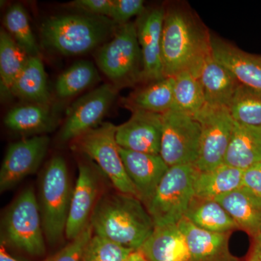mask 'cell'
Masks as SVG:
<instances>
[{"instance_id": "obj_22", "label": "cell", "mask_w": 261, "mask_h": 261, "mask_svg": "<svg viewBox=\"0 0 261 261\" xmlns=\"http://www.w3.org/2000/svg\"><path fill=\"white\" fill-rule=\"evenodd\" d=\"M173 84L174 79L172 77H164L162 80L145 84L124 98L123 106L132 113H167L173 108Z\"/></svg>"}, {"instance_id": "obj_31", "label": "cell", "mask_w": 261, "mask_h": 261, "mask_svg": "<svg viewBox=\"0 0 261 261\" xmlns=\"http://www.w3.org/2000/svg\"><path fill=\"white\" fill-rule=\"evenodd\" d=\"M228 109L239 124L261 126V92L240 84Z\"/></svg>"}, {"instance_id": "obj_41", "label": "cell", "mask_w": 261, "mask_h": 261, "mask_svg": "<svg viewBox=\"0 0 261 261\" xmlns=\"http://www.w3.org/2000/svg\"><path fill=\"white\" fill-rule=\"evenodd\" d=\"M254 240H255V243L258 245L261 250V234L257 236V238H254Z\"/></svg>"}, {"instance_id": "obj_14", "label": "cell", "mask_w": 261, "mask_h": 261, "mask_svg": "<svg viewBox=\"0 0 261 261\" xmlns=\"http://www.w3.org/2000/svg\"><path fill=\"white\" fill-rule=\"evenodd\" d=\"M99 191L97 173L86 163H80L73 190L65 235L70 241L78 238L90 224Z\"/></svg>"}, {"instance_id": "obj_7", "label": "cell", "mask_w": 261, "mask_h": 261, "mask_svg": "<svg viewBox=\"0 0 261 261\" xmlns=\"http://www.w3.org/2000/svg\"><path fill=\"white\" fill-rule=\"evenodd\" d=\"M3 238L32 256L46 252L45 236L37 197L32 187L25 189L5 215Z\"/></svg>"}, {"instance_id": "obj_21", "label": "cell", "mask_w": 261, "mask_h": 261, "mask_svg": "<svg viewBox=\"0 0 261 261\" xmlns=\"http://www.w3.org/2000/svg\"><path fill=\"white\" fill-rule=\"evenodd\" d=\"M198 79L206 103L212 106L228 108L241 84L226 67L215 59L213 55L204 63Z\"/></svg>"}, {"instance_id": "obj_32", "label": "cell", "mask_w": 261, "mask_h": 261, "mask_svg": "<svg viewBox=\"0 0 261 261\" xmlns=\"http://www.w3.org/2000/svg\"><path fill=\"white\" fill-rule=\"evenodd\" d=\"M4 25L10 37L29 56H39V48L31 28L28 15L21 5H13L8 8L5 15Z\"/></svg>"}, {"instance_id": "obj_13", "label": "cell", "mask_w": 261, "mask_h": 261, "mask_svg": "<svg viewBox=\"0 0 261 261\" xmlns=\"http://www.w3.org/2000/svg\"><path fill=\"white\" fill-rule=\"evenodd\" d=\"M165 8H149L135 22L143 61V82L164 78L162 61V34Z\"/></svg>"}, {"instance_id": "obj_27", "label": "cell", "mask_w": 261, "mask_h": 261, "mask_svg": "<svg viewBox=\"0 0 261 261\" xmlns=\"http://www.w3.org/2000/svg\"><path fill=\"white\" fill-rule=\"evenodd\" d=\"M12 95L29 102L50 104L51 96L48 89L47 74L39 56L30 57L28 63L15 81Z\"/></svg>"}, {"instance_id": "obj_11", "label": "cell", "mask_w": 261, "mask_h": 261, "mask_svg": "<svg viewBox=\"0 0 261 261\" xmlns=\"http://www.w3.org/2000/svg\"><path fill=\"white\" fill-rule=\"evenodd\" d=\"M119 89L113 84H105L82 96L68 110L59 139L69 142L101 124Z\"/></svg>"}, {"instance_id": "obj_37", "label": "cell", "mask_w": 261, "mask_h": 261, "mask_svg": "<svg viewBox=\"0 0 261 261\" xmlns=\"http://www.w3.org/2000/svg\"><path fill=\"white\" fill-rule=\"evenodd\" d=\"M243 187L261 197V162L244 171Z\"/></svg>"}, {"instance_id": "obj_29", "label": "cell", "mask_w": 261, "mask_h": 261, "mask_svg": "<svg viewBox=\"0 0 261 261\" xmlns=\"http://www.w3.org/2000/svg\"><path fill=\"white\" fill-rule=\"evenodd\" d=\"M173 79L172 111L195 117L206 104L199 79L188 71L182 72Z\"/></svg>"}, {"instance_id": "obj_28", "label": "cell", "mask_w": 261, "mask_h": 261, "mask_svg": "<svg viewBox=\"0 0 261 261\" xmlns=\"http://www.w3.org/2000/svg\"><path fill=\"white\" fill-rule=\"evenodd\" d=\"M29 56L6 31L0 33V84L2 95H12L13 85Z\"/></svg>"}, {"instance_id": "obj_23", "label": "cell", "mask_w": 261, "mask_h": 261, "mask_svg": "<svg viewBox=\"0 0 261 261\" xmlns=\"http://www.w3.org/2000/svg\"><path fill=\"white\" fill-rule=\"evenodd\" d=\"M57 119L50 104L29 102L12 108L5 118L9 129L24 135H42L51 132Z\"/></svg>"}, {"instance_id": "obj_20", "label": "cell", "mask_w": 261, "mask_h": 261, "mask_svg": "<svg viewBox=\"0 0 261 261\" xmlns=\"http://www.w3.org/2000/svg\"><path fill=\"white\" fill-rule=\"evenodd\" d=\"M147 261H188L186 240L178 224L155 226L140 247Z\"/></svg>"}, {"instance_id": "obj_36", "label": "cell", "mask_w": 261, "mask_h": 261, "mask_svg": "<svg viewBox=\"0 0 261 261\" xmlns=\"http://www.w3.org/2000/svg\"><path fill=\"white\" fill-rule=\"evenodd\" d=\"M113 0H75L70 3L71 8L87 14L109 16Z\"/></svg>"}, {"instance_id": "obj_30", "label": "cell", "mask_w": 261, "mask_h": 261, "mask_svg": "<svg viewBox=\"0 0 261 261\" xmlns=\"http://www.w3.org/2000/svg\"><path fill=\"white\" fill-rule=\"evenodd\" d=\"M99 80L100 77L93 63L79 61L58 76L55 88L58 97L66 99L81 93Z\"/></svg>"}, {"instance_id": "obj_4", "label": "cell", "mask_w": 261, "mask_h": 261, "mask_svg": "<svg viewBox=\"0 0 261 261\" xmlns=\"http://www.w3.org/2000/svg\"><path fill=\"white\" fill-rule=\"evenodd\" d=\"M73 190L65 160L55 156L42 171L37 197L44 236L53 245L64 236Z\"/></svg>"}, {"instance_id": "obj_3", "label": "cell", "mask_w": 261, "mask_h": 261, "mask_svg": "<svg viewBox=\"0 0 261 261\" xmlns=\"http://www.w3.org/2000/svg\"><path fill=\"white\" fill-rule=\"evenodd\" d=\"M118 25L102 15H56L41 25L42 44L66 56L89 53L112 37Z\"/></svg>"}, {"instance_id": "obj_19", "label": "cell", "mask_w": 261, "mask_h": 261, "mask_svg": "<svg viewBox=\"0 0 261 261\" xmlns=\"http://www.w3.org/2000/svg\"><path fill=\"white\" fill-rule=\"evenodd\" d=\"M216 200L227 211L239 229L254 238L261 234V197L241 187Z\"/></svg>"}, {"instance_id": "obj_10", "label": "cell", "mask_w": 261, "mask_h": 261, "mask_svg": "<svg viewBox=\"0 0 261 261\" xmlns=\"http://www.w3.org/2000/svg\"><path fill=\"white\" fill-rule=\"evenodd\" d=\"M200 137V124L195 117L172 110L163 113L160 155L169 167L195 165Z\"/></svg>"}, {"instance_id": "obj_12", "label": "cell", "mask_w": 261, "mask_h": 261, "mask_svg": "<svg viewBox=\"0 0 261 261\" xmlns=\"http://www.w3.org/2000/svg\"><path fill=\"white\" fill-rule=\"evenodd\" d=\"M49 139L36 135L8 147L0 170V191L4 192L35 173L47 153Z\"/></svg>"}, {"instance_id": "obj_8", "label": "cell", "mask_w": 261, "mask_h": 261, "mask_svg": "<svg viewBox=\"0 0 261 261\" xmlns=\"http://www.w3.org/2000/svg\"><path fill=\"white\" fill-rule=\"evenodd\" d=\"M116 132V126L106 122L73 141L81 152L97 163L118 192L139 198L123 166Z\"/></svg>"}, {"instance_id": "obj_17", "label": "cell", "mask_w": 261, "mask_h": 261, "mask_svg": "<svg viewBox=\"0 0 261 261\" xmlns=\"http://www.w3.org/2000/svg\"><path fill=\"white\" fill-rule=\"evenodd\" d=\"M213 56L240 84L261 92V56L242 50L221 38L211 36Z\"/></svg>"}, {"instance_id": "obj_6", "label": "cell", "mask_w": 261, "mask_h": 261, "mask_svg": "<svg viewBox=\"0 0 261 261\" xmlns=\"http://www.w3.org/2000/svg\"><path fill=\"white\" fill-rule=\"evenodd\" d=\"M197 172L194 165L169 168L146 207L154 226L177 224L185 218L195 197L194 183Z\"/></svg>"}, {"instance_id": "obj_15", "label": "cell", "mask_w": 261, "mask_h": 261, "mask_svg": "<svg viewBox=\"0 0 261 261\" xmlns=\"http://www.w3.org/2000/svg\"><path fill=\"white\" fill-rule=\"evenodd\" d=\"M162 114L136 111L128 121L116 126V139L121 148L160 154Z\"/></svg>"}, {"instance_id": "obj_18", "label": "cell", "mask_w": 261, "mask_h": 261, "mask_svg": "<svg viewBox=\"0 0 261 261\" xmlns=\"http://www.w3.org/2000/svg\"><path fill=\"white\" fill-rule=\"evenodd\" d=\"M177 224L188 247V261H239L230 251L228 241L231 232L205 231L185 218Z\"/></svg>"}, {"instance_id": "obj_16", "label": "cell", "mask_w": 261, "mask_h": 261, "mask_svg": "<svg viewBox=\"0 0 261 261\" xmlns=\"http://www.w3.org/2000/svg\"><path fill=\"white\" fill-rule=\"evenodd\" d=\"M119 150L127 175L139 198L147 207L170 167L160 154L135 152L121 147Z\"/></svg>"}, {"instance_id": "obj_38", "label": "cell", "mask_w": 261, "mask_h": 261, "mask_svg": "<svg viewBox=\"0 0 261 261\" xmlns=\"http://www.w3.org/2000/svg\"><path fill=\"white\" fill-rule=\"evenodd\" d=\"M248 261H261V250L258 245L255 243Z\"/></svg>"}, {"instance_id": "obj_33", "label": "cell", "mask_w": 261, "mask_h": 261, "mask_svg": "<svg viewBox=\"0 0 261 261\" xmlns=\"http://www.w3.org/2000/svg\"><path fill=\"white\" fill-rule=\"evenodd\" d=\"M134 251L94 233L84 247L81 261H123Z\"/></svg>"}, {"instance_id": "obj_9", "label": "cell", "mask_w": 261, "mask_h": 261, "mask_svg": "<svg viewBox=\"0 0 261 261\" xmlns=\"http://www.w3.org/2000/svg\"><path fill=\"white\" fill-rule=\"evenodd\" d=\"M201 126L198 159L194 165L198 171H207L224 164L232 137L234 121L225 106L207 104L195 117Z\"/></svg>"}, {"instance_id": "obj_24", "label": "cell", "mask_w": 261, "mask_h": 261, "mask_svg": "<svg viewBox=\"0 0 261 261\" xmlns=\"http://www.w3.org/2000/svg\"><path fill=\"white\" fill-rule=\"evenodd\" d=\"M260 162L261 126H245L234 122L224 164L245 171Z\"/></svg>"}, {"instance_id": "obj_5", "label": "cell", "mask_w": 261, "mask_h": 261, "mask_svg": "<svg viewBox=\"0 0 261 261\" xmlns=\"http://www.w3.org/2000/svg\"><path fill=\"white\" fill-rule=\"evenodd\" d=\"M99 69L118 89L143 82V61L135 22L119 25L97 51Z\"/></svg>"}, {"instance_id": "obj_39", "label": "cell", "mask_w": 261, "mask_h": 261, "mask_svg": "<svg viewBox=\"0 0 261 261\" xmlns=\"http://www.w3.org/2000/svg\"><path fill=\"white\" fill-rule=\"evenodd\" d=\"M0 261H21L17 260L15 257H12L5 250V247L3 243L0 246Z\"/></svg>"}, {"instance_id": "obj_25", "label": "cell", "mask_w": 261, "mask_h": 261, "mask_svg": "<svg viewBox=\"0 0 261 261\" xmlns=\"http://www.w3.org/2000/svg\"><path fill=\"white\" fill-rule=\"evenodd\" d=\"M244 170L222 164L207 171H197L194 183L195 197L216 198L243 187Z\"/></svg>"}, {"instance_id": "obj_34", "label": "cell", "mask_w": 261, "mask_h": 261, "mask_svg": "<svg viewBox=\"0 0 261 261\" xmlns=\"http://www.w3.org/2000/svg\"><path fill=\"white\" fill-rule=\"evenodd\" d=\"M146 9L145 2L142 0H113L108 18L118 25H122L130 22L134 17L140 16Z\"/></svg>"}, {"instance_id": "obj_40", "label": "cell", "mask_w": 261, "mask_h": 261, "mask_svg": "<svg viewBox=\"0 0 261 261\" xmlns=\"http://www.w3.org/2000/svg\"><path fill=\"white\" fill-rule=\"evenodd\" d=\"M123 261H147L140 250H136Z\"/></svg>"}, {"instance_id": "obj_26", "label": "cell", "mask_w": 261, "mask_h": 261, "mask_svg": "<svg viewBox=\"0 0 261 261\" xmlns=\"http://www.w3.org/2000/svg\"><path fill=\"white\" fill-rule=\"evenodd\" d=\"M185 219L197 227L215 233L231 232L239 229L227 211L216 200L194 197Z\"/></svg>"}, {"instance_id": "obj_35", "label": "cell", "mask_w": 261, "mask_h": 261, "mask_svg": "<svg viewBox=\"0 0 261 261\" xmlns=\"http://www.w3.org/2000/svg\"><path fill=\"white\" fill-rule=\"evenodd\" d=\"M93 235V229L89 224L78 238L71 240L56 255L43 261H81L84 247Z\"/></svg>"}, {"instance_id": "obj_2", "label": "cell", "mask_w": 261, "mask_h": 261, "mask_svg": "<svg viewBox=\"0 0 261 261\" xmlns=\"http://www.w3.org/2000/svg\"><path fill=\"white\" fill-rule=\"evenodd\" d=\"M90 224L94 234L134 250H140L155 227L138 197L119 192L99 199Z\"/></svg>"}, {"instance_id": "obj_1", "label": "cell", "mask_w": 261, "mask_h": 261, "mask_svg": "<svg viewBox=\"0 0 261 261\" xmlns=\"http://www.w3.org/2000/svg\"><path fill=\"white\" fill-rule=\"evenodd\" d=\"M211 36L200 17L187 3L165 8L162 61L165 77L188 71L198 78L204 63L212 56Z\"/></svg>"}]
</instances>
